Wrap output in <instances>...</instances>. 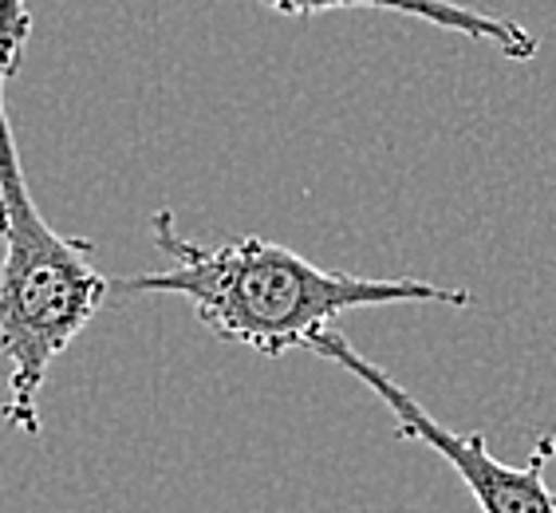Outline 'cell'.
I'll return each instance as SVG.
<instances>
[{"instance_id":"cell-4","label":"cell","mask_w":556,"mask_h":513,"mask_svg":"<svg viewBox=\"0 0 556 513\" xmlns=\"http://www.w3.org/2000/svg\"><path fill=\"white\" fill-rule=\"evenodd\" d=\"M261 9L277 12V16H292V21H312L324 12H391V16H407V21H422L442 33L466 36V40L493 48L505 60H536L541 40H536L525 24L497 16V12L470 9L458 0H249Z\"/></svg>"},{"instance_id":"cell-3","label":"cell","mask_w":556,"mask_h":513,"mask_svg":"<svg viewBox=\"0 0 556 513\" xmlns=\"http://www.w3.org/2000/svg\"><path fill=\"white\" fill-rule=\"evenodd\" d=\"M304 352L320 355V360L336 364L340 372L352 375V379H359L391 411L399 439L422 442V447L434 450L450 471L458 474L462 486L473 493V502H478L482 513H556V493L548 490L545 481L548 462L556 459L553 435H541L533 442V450H529V459L521 466H509V462H502L493 454L482 430L462 435V430L439 423L427 406L410 396L407 387H399L383 367H375L367 355L355 352L352 340L336 324L324 328L320 336H312V343Z\"/></svg>"},{"instance_id":"cell-2","label":"cell","mask_w":556,"mask_h":513,"mask_svg":"<svg viewBox=\"0 0 556 513\" xmlns=\"http://www.w3.org/2000/svg\"><path fill=\"white\" fill-rule=\"evenodd\" d=\"M9 79L0 67V360L9 367L0 415L36 435L52 364L115 297V280L96 265V241L60 234L40 214L12 135Z\"/></svg>"},{"instance_id":"cell-1","label":"cell","mask_w":556,"mask_h":513,"mask_svg":"<svg viewBox=\"0 0 556 513\" xmlns=\"http://www.w3.org/2000/svg\"><path fill=\"white\" fill-rule=\"evenodd\" d=\"M150 237L170 256V268L115 280V297H139V292L182 297L217 340L245 343L268 360L308 348L312 336H320L343 312L355 309L473 304L470 292L454 285L415 277H355L340 268L312 265L308 256L257 234H241L222 246H198L178 229V214L170 205L154 210Z\"/></svg>"},{"instance_id":"cell-5","label":"cell","mask_w":556,"mask_h":513,"mask_svg":"<svg viewBox=\"0 0 556 513\" xmlns=\"http://www.w3.org/2000/svg\"><path fill=\"white\" fill-rule=\"evenodd\" d=\"M28 36H33V12H28V0H0V67H4L12 79H16V72H21Z\"/></svg>"}]
</instances>
